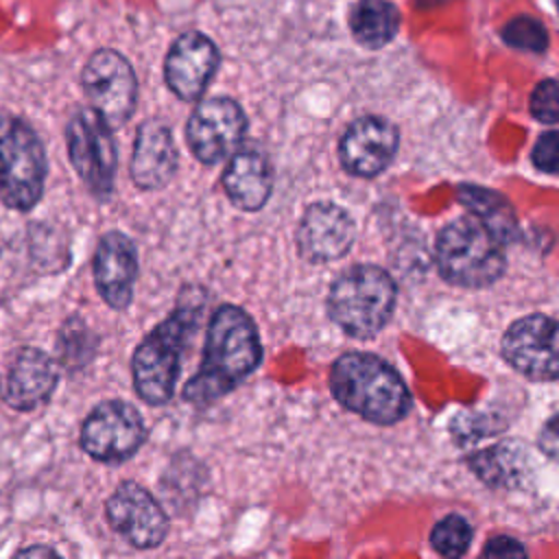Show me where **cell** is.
<instances>
[{"mask_svg":"<svg viewBox=\"0 0 559 559\" xmlns=\"http://www.w3.org/2000/svg\"><path fill=\"white\" fill-rule=\"evenodd\" d=\"M330 389L345 408L376 424H395L411 411L402 376L376 354L338 356L330 371Z\"/></svg>","mask_w":559,"mask_h":559,"instance_id":"7a4b0ae2","label":"cell"},{"mask_svg":"<svg viewBox=\"0 0 559 559\" xmlns=\"http://www.w3.org/2000/svg\"><path fill=\"white\" fill-rule=\"evenodd\" d=\"M400 11L389 0H358L349 9V31L360 46L382 48L400 31Z\"/></svg>","mask_w":559,"mask_h":559,"instance_id":"44dd1931","label":"cell"},{"mask_svg":"<svg viewBox=\"0 0 559 559\" xmlns=\"http://www.w3.org/2000/svg\"><path fill=\"white\" fill-rule=\"evenodd\" d=\"M459 201L480 221L502 245L518 236V218L511 203L496 190H487L472 183H461L456 192Z\"/></svg>","mask_w":559,"mask_h":559,"instance_id":"ffe728a7","label":"cell"},{"mask_svg":"<svg viewBox=\"0 0 559 559\" xmlns=\"http://www.w3.org/2000/svg\"><path fill=\"white\" fill-rule=\"evenodd\" d=\"M245 131L247 116L240 105L227 96H214L194 107L186 138L194 157L212 166L227 159L240 146Z\"/></svg>","mask_w":559,"mask_h":559,"instance_id":"9c48e42d","label":"cell"},{"mask_svg":"<svg viewBox=\"0 0 559 559\" xmlns=\"http://www.w3.org/2000/svg\"><path fill=\"white\" fill-rule=\"evenodd\" d=\"M539 448L548 454L555 456L557 454V417H550L539 435Z\"/></svg>","mask_w":559,"mask_h":559,"instance_id":"f1b7e54d","label":"cell"},{"mask_svg":"<svg viewBox=\"0 0 559 559\" xmlns=\"http://www.w3.org/2000/svg\"><path fill=\"white\" fill-rule=\"evenodd\" d=\"M395 282L373 264H356L343 271L330 288L328 312L332 321L354 338L376 336L395 308Z\"/></svg>","mask_w":559,"mask_h":559,"instance_id":"277c9868","label":"cell"},{"mask_svg":"<svg viewBox=\"0 0 559 559\" xmlns=\"http://www.w3.org/2000/svg\"><path fill=\"white\" fill-rule=\"evenodd\" d=\"M397 144L400 133L393 122L380 116H362L343 133L338 155L347 173L356 177H376L391 164Z\"/></svg>","mask_w":559,"mask_h":559,"instance_id":"4fadbf2b","label":"cell"},{"mask_svg":"<svg viewBox=\"0 0 559 559\" xmlns=\"http://www.w3.org/2000/svg\"><path fill=\"white\" fill-rule=\"evenodd\" d=\"M437 264L450 284L483 288L502 275L507 260L502 242L480 221L461 216L439 231Z\"/></svg>","mask_w":559,"mask_h":559,"instance_id":"5b68a950","label":"cell"},{"mask_svg":"<svg viewBox=\"0 0 559 559\" xmlns=\"http://www.w3.org/2000/svg\"><path fill=\"white\" fill-rule=\"evenodd\" d=\"M85 96L111 127L122 124L135 109L138 81L131 63L111 48L96 50L81 76Z\"/></svg>","mask_w":559,"mask_h":559,"instance_id":"ba28073f","label":"cell"},{"mask_svg":"<svg viewBox=\"0 0 559 559\" xmlns=\"http://www.w3.org/2000/svg\"><path fill=\"white\" fill-rule=\"evenodd\" d=\"M138 277V251L129 236L107 231L94 253V282L100 297L114 308L122 310L133 297Z\"/></svg>","mask_w":559,"mask_h":559,"instance_id":"2e32d148","label":"cell"},{"mask_svg":"<svg viewBox=\"0 0 559 559\" xmlns=\"http://www.w3.org/2000/svg\"><path fill=\"white\" fill-rule=\"evenodd\" d=\"M177 170V148L166 124L146 120L140 124L131 157V179L142 190L164 188Z\"/></svg>","mask_w":559,"mask_h":559,"instance_id":"ac0fdd59","label":"cell"},{"mask_svg":"<svg viewBox=\"0 0 559 559\" xmlns=\"http://www.w3.org/2000/svg\"><path fill=\"white\" fill-rule=\"evenodd\" d=\"M199 317L201 304L179 306L138 345L133 354V384L146 404H166L173 397L181 356Z\"/></svg>","mask_w":559,"mask_h":559,"instance_id":"3957f363","label":"cell"},{"mask_svg":"<svg viewBox=\"0 0 559 559\" xmlns=\"http://www.w3.org/2000/svg\"><path fill=\"white\" fill-rule=\"evenodd\" d=\"M531 114L544 124H555L559 120V87L555 79L537 83L531 94Z\"/></svg>","mask_w":559,"mask_h":559,"instance_id":"484cf974","label":"cell"},{"mask_svg":"<svg viewBox=\"0 0 559 559\" xmlns=\"http://www.w3.org/2000/svg\"><path fill=\"white\" fill-rule=\"evenodd\" d=\"M472 526L463 515L450 513L439 520L430 531L432 548L443 557H461L472 544Z\"/></svg>","mask_w":559,"mask_h":559,"instance_id":"cb8c5ba5","label":"cell"},{"mask_svg":"<svg viewBox=\"0 0 559 559\" xmlns=\"http://www.w3.org/2000/svg\"><path fill=\"white\" fill-rule=\"evenodd\" d=\"M105 513L111 528L135 548H155L166 537L168 518L164 509L133 480L118 485L107 500Z\"/></svg>","mask_w":559,"mask_h":559,"instance_id":"7c38bea8","label":"cell"},{"mask_svg":"<svg viewBox=\"0 0 559 559\" xmlns=\"http://www.w3.org/2000/svg\"><path fill=\"white\" fill-rule=\"evenodd\" d=\"M352 216L336 203H312L297 227L299 253L310 262H330L345 255L354 245Z\"/></svg>","mask_w":559,"mask_h":559,"instance_id":"9a60e30c","label":"cell"},{"mask_svg":"<svg viewBox=\"0 0 559 559\" xmlns=\"http://www.w3.org/2000/svg\"><path fill=\"white\" fill-rule=\"evenodd\" d=\"M142 415L127 402L98 404L81 428V448L96 461L118 463L129 459L144 441Z\"/></svg>","mask_w":559,"mask_h":559,"instance_id":"30bf717a","label":"cell"},{"mask_svg":"<svg viewBox=\"0 0 559 559\" xmlns=\"http://www.w3.org/2000/svg\"><path fill=\"white\" fill-rule=\"evenodd\" d=\"M502 356L515 371L531 380H555L559 373L557 321L546 314L518 319L502 336Z\"/></svg>","mask_w":559,"mask_h":559,"instance_id":"8fae6325","label":"cell"},{"mask_svg":"<svg viewBox=\"0 0 559 559\" xmlns=\"http://www.w3.org/2000/svg\"><path fill=\"white\" fill-rule=\"evenodd\" d=\"M262 360V343L253 319L234 304L214 310L199 371L183 386V400L207 404L234 391Z\"/></svg>","mask_w":559,"mask_h":559,"instance_id":"6da1fadb","label":"cell"},{"mask_svg":"<svg viewBox=\"0 0 559 559\" xmlns=\"http://www.w3.org/2000/svg\"><path fill=\"white\" fill-rule=\"evenodd\" d=\"M20 557H33V555H57L52 548H46V546H33V548H24L17 552Z\"/></svg>","mask_w":559,"mask_h":559,"instance_id":"f546056e","label":"cell"},{"mask_svg":"<svg viewBox=\"0 0 559 559\" xmlns=\"http://www.w3.org/2000/svg\"><path fill=\"white\" fill-rule=\"evenodd\" d=\"M57 378V365L48 354L37 347H22L0 384V397L15 411H31L50 397Z\"/></svg>","mask_w":559,"mask_h":559,"instance_id":"e0dca14e","label":"cell"},{"mask_svg":"<svg viewBox=\"0 0 559 559\" xmlns=\"http://www.w3.org/2000/svg\"><path fill=\"white\" fill-rule=\"evenodd\" d=\"M483 555H487V557H524L526 548L518 539H513V537L498 535V537L487 542Z\"/></svg>","mask_w":559,"mask_h":559,"instance_id":"83f0119b","label":"cell"},{"mask_svg":"<svg viewBox=\"0 0 559 559\" xmlns=\"http://www.w3.org/2000/svg\"><path fill=\"white\" fill-rule=\"evenodd\" d=\"M218 61V48L207 35L199 31L179 35L164 63V76L170 92L181 100H197L212 81Z\"/></svg>","mask_w":559,"mask_h":559,"instance_id":"5bb4252c","label":"cell"},{"mask_svg":"<svg viewBox=\"0 0 559 559\" xmlns=\"http://www.w3.org/2000/svg\"><path fill=\"white\" fill-rule=\"evenodd\" d=\"M474 472L493 487H513L524 480L526 456L513 443H498L469 459Z\"/></svg>","mask_w":559,"mask_h":559,"instance_id":"7402d4cb","label":"cell"},{"mask_svg":"<svg viewBox=\"0 0 559 559\" xmlns=\"http://www.w3.org/2000/svg\"><path fill=\"white\" fill-rule=\"evenodd\" d=\"M46 153L35 129L17 116H0V197L11 210H31L44 192Z\"/></svg>","mask_w":559,"mask_h":559,"instance_id":"8992f818","label":"cell"},{"mask_svg":"<svg viewBox=\"0 0 559 559\" xmlns=\"http://www.w3.org/2000/svg\"><path fill=\"white\" fill-rule=\"evenodd\" d=\"M57 352L68 369H76L90 360L94 352V336L81 319L72 317L63 323L57 338Z\"/></svg>","mask_w":559,"mask_h":559,"instance_id":"603a6c76","label":"cell"},{"mask_svg":"<svg viewBox=\"0 0 559 559\" xmlns=\"http://www.w3.org/2000/svg\"><path fill=\"white\" fill-rule=\"evenodd\" d=\"M66 140L70 162L81 181L94 197L107 199L114 190L118 166L111 124L96 109L85 107L70 118Z\"/></svg>","mask_w":559,"mask_h":559,"instance_id":"52a82bcc","label":"cell"},{"mask_svg":"<svg viewBox=\"0 0 559 559\" xmlns=\"http://www.w3.org/2000/svg\"><path fill=\"white\" fill-rule=\"evenodd\" d=\"M223 188L236 207L245 212L260 210L273 188V170L266 155L253 146L234 151L223 173Z\"/></svg>","mask_w":559,"mask_h":559,"instance_id":"d6986e66","label":"cell"},{"mask_svg":"<svg viewBox=\"0 0 559 559\" xmlns=\"http://www.w3.org/2000/svg\"><path fill=\"white\" fill-rule=\"evenodd\" d=\"M531 157H533V164H535L542 173H546V175H557V170H559V138H557V133H555V131L544 133V135L537 140V144H535Z\"/></svg>","mask_w":559,"mask_h":559,"instance_id":"4316f807","label":"cell"},{"mask_svg":"<svg viewBox=\"0 0 559 559\" xmlns=\"http://www.w3.org/2000/svg\"><path fill=\"white\" fill-rule=\"evenodd\" d=\"M502 41L509 44L511 48L520 50H531V52H544L548 46V31L546 26L531 17V15H518L509 20L502 26Z\"/></svg>","mask_w":559,"mask_h":559,"instance_id":"d4e9b609","label":"cell"}]
</instances>
